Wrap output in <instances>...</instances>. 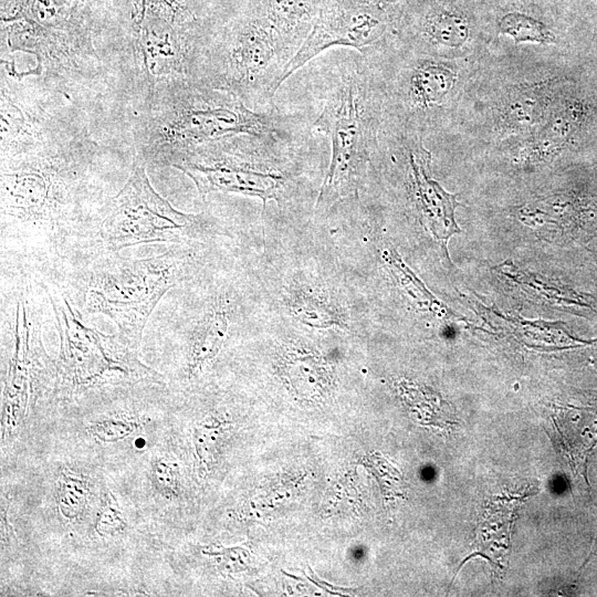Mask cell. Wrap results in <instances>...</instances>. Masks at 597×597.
Wrapping results in <instances>:
<instances>
[{
    "label": "cell",
    "instance_id": "6da1fadb",
    "mask_svg": "<svg viewBox=\"0 0 597 597\" xmlns=\"http://www.w3.org/2000/svg\"><path fill=\"white\" fill-rule=\"evenodd\" d=\"M112 197L84 143L36 139L1 151V276L60 283L96 258Z\"/></svg>",
    "mask_w": 597,
    "mask_h": 597
},
{
    "label": "cell",
    "instance_id": "7a4b0ae2",
    "mask_svg": "<svg viewBox=\"0 0 597 597\" xmlns=\"http://www.w3.org/2000/svg\"><path fill=\"white\" fill-rule=\"evenodd\" d=\"M188 245L172 244L146 258L101 253L59 284L83 315L109 317L118 334L138 349L154 310L189 276L193 251Z\"/></svg>",
    "mask_w": 597,
    "mask_h": 597
},
{
    "label": "cell",
    "instance_id": "3957f363",
    "mask_svg": "<svg viewBox=\"0 0 597 597\" xmlns=\"http://www.w3.org/2000/svg\"><path fill=\"white\" fill-rule=\"evenodd\" d=\"M273 111H253L233 94L192 82L160 97L143 111L136 154L146 164L174 166L189 150L224 137L290 136Z\"/></svg>",
    "mask_w": 597,
    "mask_h": 597
},
{
    "label": "cell",
    "instance_id": "277c9868",
    "mask_svg": "<svg viewBox=\"0 0 597 597\" xmlns=\"http://www.w3.org/2000/svg\"><path fill=\"white\" fill-rule=\"evenodd\" d=\"M49 297L60 348L53 399L75 401L90 392L116 390L145 383L165 384L164 376L145 365L119 334L88 326L56 282L39 280Z\"/></svg>",
    "mask_w": 597,
    "mask_h": 597
},
{
    "label": "cell",
    "instance_id": "5b68a950",
    "mask_svg": "<svg viewBox=\"0 0 597 597\" xmlns=\"http://www.w3.org/2000/svg\"><path fill=\"white\" fill-rule=\"evenodd\" d=\"M331 142V161L315 209L326 212L357 196L374 137L371 94L362 59L347 62L333 76L314 122Z\"/></svg>",
    "mask_w": 597,
    "mask_h": 597
},
{
    "label": "cell",
    "instance_id": "8992f818",
    "mask_svg": "<svg viewBox=\"0 0 597 597\" xmlns=\"http://www.w3.org/2000/svg\"><path fill=\"white\" fill-rule=\"evenodd\" d=\"M294 52L253 9L207 41L196 82L227 91L249 107L268 103Z\"/></svg>",
    "mask_w": 597,
    "mask_h": 597
},
{
    "label": "cell",
    "instance_id": "52a82bcc",
    "mask_svg": "<svg viewBox=\"0 0 597 597\" xmlns=\"http://www.w3.org/2000/svg\"><path fill=\"white\" fill-rule=\"evenodd\" d=\"M146 161L135 154L129 175L111 198L98 227L101 253L140 244H189L203 232L200 216L175 209L151 187Z\"/></svg>",
    "mask_w": 597,
    "mask_h": 597
},
{
    "label": "cell",
    "instance_id": "ba28073f",
    "mask_svg": "<svg viewBox=\"0 0 597 597\" xmlns=\"http://www.w3.org/2000/svg\"><path fill=\"white\" fill-rule=\"evenodd\" d=\"M270 139L277 138L224 137L189 150L172 167L186 174L203 198L211 192L240 193L261 199L265 209L268 201L280 199L289 179L284 171L270 169L258 159Z\"/></svg>",
    "mask_w": 597,
    "mask_h": 597
},
{
    "label": "cell",
    "instance_id": "9c48e42d",
    "mask_svg": "<svg viewBox=\"0 0 597 597\" xmlns=\"http://www.w3.org/2000/svg\"><path fill=\"white\" fill-rule=\"evenodd\" d=\"M389 27L390 14L385 0H321L313 27L286 65L283 82L329 48L347 46L368 52L383 40Z\"/></svg>",
    "mask_w": 597,
    "mask_h": 597
},
{
    "label": "cell",
    "instance_id": "30bf717a",
    "mask_svg": "<svg viewBox=\"0 0 597 597\" xmlns=\"http://www.w3.org/2000/svg\"><path fill=\"white\" fill-rule=\"evenodd\" d=\"M408 159L415 202L422 222L446 245L452 234L460 232L454 220V209L460 205L457 195L447 192L431 178V155L421 142L409 147Z\"/></svg>",
    "mask_w": 597,
    "mask_h": 597
},
{
    "label": "cell",
    "instance_id": "8fae6325",
    "mask_svg": "<svg viewBox=\"0 0 597 597\" xmlns=\"http://www.w3.org/2000/svg\"><path fill=\"white\" fill-rule=\"evenodd\" d=\"M551 82L511 87L499 107L498 125L503 134H522L540 125L547 114Z\"/></svg>",
    "mask_w": 597,
    "mask_h": 597
},
{
    "label": "cell",
    "instance_id": "7c38bea8",
    "mask_svg": "<svg viewBox=\"0 0 597 597\" xmlns=\"http://www.w3.org/2000/svg\"><path fill=\"white\" fill-rule=\"evenodd\" d=\"M320 2L321 0H254L252 8L295 54L313 27Z\"/></svg>",
    "mask_w": 597,
    "mask_h": 597
},
{
    "label": "cell",
    "instance_id": "4fadbf2b",
    "mask_svg": "<svg viewBox=\"0 0 597 597\" xmlns=\"http://www.w3.org/2000/svg\"><path fill=\"white\" fill-rule=\"evenodd\" d=\"M457 81V74L447 64L425 60L413 65L405 86V101L417 112L439 106Z\"/></svg>",
    "mask_w": 597,
    "mask_h": 597
},
{
    "label": "cell",
    "instance_id": "5bb4252c",
    "mask_svg": "<svg viewBox=\"0 0 597 597\" xmlns=\"http://www.w3.org/2000/svg\"><path fill=\"white\" fill-rule=\"evenodd\" d=\"M575 106L566 105L554 112L536 134L525 153L534 159H547L555 155L569 139L577 125Z\"/></svg>",
    "mask_w": 597,
    "mask_h": 597
},
{
    "label": "cell",
    "instance_id": "9a60e30c",
    "mask_svg": "<svg viewBox=\"0 0 597 597\" xmlns=\"http://www.w3.org/2000/svg\"><path fill=\"white\" fill-rule=\"evenodd\" d=\"M420 30L427 42L446 48L462 46L470 34L469 22L461 13L439 7L425 15Z\"/></svg>",
    "mask_w": 597,
    "mask_h": 597
},
{
    "label": "cell",
    "instance_id": "2e32d148",
    "mask_svg": "<svg viewBox=\"0 0 597 597\" xmlns=\"http://www.w3.org/2000/svg\"><path fill=\"white\" fill-rule=\"evenodd\" d=\"M91 493L88 478L80 470L63 467L55 479V502L60 515L67 521L82 516Z\"/></svg>",
    "mask_w": 597,
    "mask_h": 597
},
{
    "label": "cell",
    "instance_id": "e0dca14e",
    "mask_svg": "<svg viewBox=\"0 0 597 597\" xmlns=\"http://www.w3.org/2000/svg\"><path fill=\"white\" fill-rule=\"evenodd\" d=\"M145 418L124 410L112 411L94 419L87 427V434L98 443H115L138 432Z\"/></svg>",
    "mask_w": 597,
    "mask_h": 597
},
{
    "label": "cell",
    "instance_id": "ac0fdd59",
    "mask_svg": "<svg viewBox=\"0 0 597 597\" xmlns=\"http://www.w3.org/2000/svg\"><path fill=\"white\" fill-rule=\"evenodd\" d=\"M499 29L516 43L554 42V35L541 21L520 12H509L503 15L499 22Z\"/></svg>",
    "mask_w": 597,
    "mask_h": 597
},
{
    "label": "cell",
    "instance_id": "d6986e66",
    "mask_svg": "<svg viewBox=\"0 0 597 597\" xmlns=\"http://www.w3.org/2000/svg\"><path fill=\"white\" fill-rule=\"evenodd\" d=\"M148 478L155 493L174 501L180 494V471L174 457L159 453L151 458Z\"/></svg>",
    "mask_w": 597,
    "mask_h": 597
},
{
    "label": "cell",
    "instance_id": "ffe728a7",
    "mask_svg": "<svg viewBox=\"0 0 597 597\" xmlns=\"http://www.w3.org/2000/svg\"><path fill=\"white\" fill-rule=\"evenodd\" d=\"M291 306L292 313L307 325L326 327L343 324L341 315L333 308L334 306L316 297L296 296Z\"/></svg>",
    "mask_w": 597,
    "mask_h": 597
},
{
    "label": "cell",
    "instance_id": "44dd1931",
    "mask_svg": "<svg viewBox=\"0 0 597 597\" xmlns=\"http://www.w3.org/2000/svg\"><path fill=\"white\" fill-rule=\"evenodd\" d=\"M127 528V522L116 496L107 491L96 513L93 530L104 538L122 534Z\"/></svg>",
    "mask_w": 597,
    "mask_h": 597
}]
</instances>
